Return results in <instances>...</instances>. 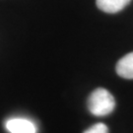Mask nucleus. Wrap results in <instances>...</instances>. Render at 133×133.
Listing matches in <instances>:
<instances>
[{
    "mask_svg": "<svg viewBox=\"0 0 133 133\" xmlns=\"http://www.w3.org/2000/svg\"><path fill=\"white\" fill-rule=\"evenodd\" d=\"M114 96L104 88L96 89L88 99V109L97 116L108 115L114 109Z\"/></svg>",
    "mask_w": 133,
    "mask_h": 133,
    "instance_id": "nucleus-1",
    "label": "nucleus"
},
{
    "mask_svg": "<svg viewBox=\"0 0 133 133\" xmlns=\"http://www.w3.org/2000/svg\"><path fill=\"white\" fill-rule=\"evenodd\" d=\"M6 129L10 133H37V126L26 118H12L6 122Z\"/></svg>",
    "mask_w": 133,
    "mask_h": 133,
    "instance_id": "nucleus-2",
    "label": "nucleus"
},
{
    "mask_svg": "<svg viewBox=\"0 0 133 133\" xmlns=\"http://www.w3.org/2000/svg\"><path fill=\"white\" fill-rule=\"evenodd\" d=\"M130 1L131 0H96V4L102 11L114 14L121 11L130 3Z\"/></svg>",
    "mask_w": 133,
    "mask_h": 133,
    "instance_id": "nucleus-3",
    "label": "nucleus"
},
{
    "mask_svg": "<svg viewBox=\"0 0 133 133\" xmlns=\"http://www.w3.org/2000/svg\"><path fill=\"white\" fill-rule=\"evenodd\" d=\"M116 73L124 79H133V52L124 55L116 64Z\"/></svg>",
    "mask_w": 133,
    "mask_h": 133,
    "instance_id": "nucleus-4",
    "label": "nucleus"
},
{
    "mask_svg": "<svg viewBox=\"0 0 133 133\" xmlns=\"http://www.w3.org/2000/svg\"><path fill=\"white\" fill-rule=\"evenodd\" d=\"M84 133H109V130L105 124L97 123L87 129Z\"/></svg>",
    "mask_w": 133,
    "mask_h": 133,
    "instance_id": "nucleus-5",
    "label": "nucleus"
}]
</instances>
